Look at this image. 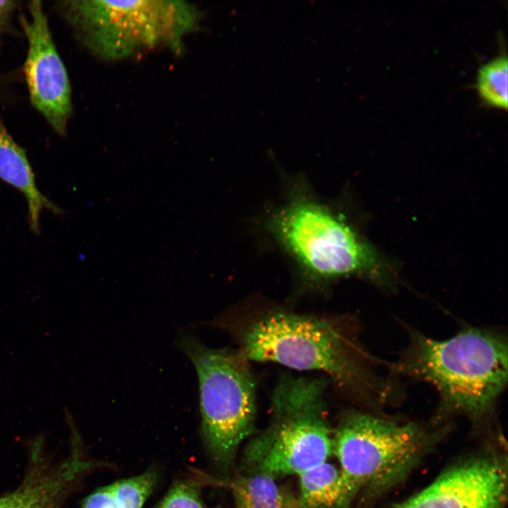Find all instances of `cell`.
<instances>
[{"label":"cell","mask_w":508,"mask_h":508,"mask_svg":"<svg viewBox=\"0 0 508 508\" xmlns=\"http://www.w3.org/2000/svg\"><path fill=\"white\" fill-rule=\"evenodd\" d=\"M393 368L434 385L440 397L438 421L462 414L479 425L491 416L507 382V339L476 328L440 341L411 332Z\"/></svg>","instance_id":"1"},{"label":"cell","mask_w":508,"mask_h":508,"mask_svg":"<svg viewBox=\"0 0 508 508\" xmlns=\"http://www.w3.org/2000/svg\"><path fill=\"white\" fill-rule=\"evenodd\" d=\"M267 231L308 278L328 282L361 276L391 282L392 270L377 250L332 208L299 188L268 217Z\"/></svg>","instance_id":"2"},{"label":"cell","mask_w":508,"mask_h":508,"mask_svg":"<svg viewBox=\"0 0 508 508\" xmlns=\"http://www.w3.org/2000/svg\"><path fill=\"white\" fill-rule=\"evenodd\" d=\"M241 344L239 353L247 361L321 370L340 386L370 401L385 396V389L377 385L354 344L328 320L272 313L252 323L242 334Z\"/></svg>","instance_id":"3"},{"label":"cell","mask_w":508,"mask_h":508,"mask_svg":"<svg viewBox=\"0 0 508 508\" xmlns=\"http://www.w3.org/2000/svg\"><path fill=\"white\" fill-rule=\"evenodd\" d=\"M327 382L283 376L272 395V421L245 447L241 473L300 475L327 461L333 435L326 418Z\"/></svg>","instance_id":"4"},{"label":"cell","mask_w":508,"mask_h":508,"mask_svg":"<svg viewBox=\"0 0 508 508\" xmlns=\"http://www.w3.org/2000/svg\"><path fill=\"white\" fill-rule=\"evenodd\" d=\"M57 11L95 55L118 60L159 45L180 51L200 13L180 1H60Z\"/></svg>","instance_id":"5"},{"label":"cell","mask_w":508,"mask_h":508,"mask_svg":"<svg viewBox=\"0 0 508 508\" xmlns=\"http://www.w3.org/2000/svg\"><path fill=\"white\" fill-rule=\"evenodd\" d=\"M442 430L350 411L333 432V453L357 495L363 491L365 498H377L408 477Z\"/></svg>","instance_id":"6"},{"label":"cell","mask_w":508,"mask_h":508,"mask_svg":"<svg viewBox=\"0 0 508 508\" xmlns=\"http://www.w3.org/2000/svg\"><path fill=\"white\" fill-rule=\"evenodd\" d=\"M179 344L198 374L205 445L215 465L227 472L254 429L255 382L248 361L239 352L209 348L188 334L181 335Z\"/></svg>","instance_id":"7"},{"label":"cell","mask_w":508,"mask_h":508,"mask_svg":"<svg viewBox=\"0 0 508 508\" xmlns=\"http://www.w3.org/2000/svg\"><path fill=\"white\" fill-rule=\"evenodd\" d=\"M20 17L28 42L24 75L32 106L52 128L64 135L73 112L71 87L42 2L30 1Z\"/></svg>","instance_id":"8"},{"label":"cell","mask_w":508,"mask_h":508,"mask_svg":"<svg viewBox=\"0 0 508 508\" xmlns=\"http://www.w3.org/2000/svg\"><path fill=\"white\" fill-rule=\"evenodd\" d=\"M507 490L506 458L488 452L453 466L392 508H502Z\"/></svg>","instance_id":"9"},{"label":"cell","mask_w":508,"mask_h":508,"mask_svg":"<svg viewBox=\"0 0 508 508\" xmlns=\"http://www.w3.org/2000/svg\"><path fill=\"white\" fill-rule=\"evenodd\" d=\"M91 466L75 445L66 459L54 464L43 460L39 450H33L22 483L4 496L1 508H61L76 480Z\"/></svg>","instance_id":"10"},{"label":"cell","mask_w":508,"mask_h":508,"mask_svg":"<svg viewBox=\"0 0 508 508\" xmlns=\"http://www.w3.org/2000/svg\"><path fill=\"white\" fill-rule=\"evenodd\" d=\"M0 179L18 189L25 198L31 230L40 231V215L47 209L58 214L61 209L38 189L25 151L11 135L0 119Z\"/></svg>","instance_id":"11"},{"label":"cell","mask_w":508,"mask_h":508,"mask_svg":"<svg viewBox=\"0 0 508 508\" xmlns=\"http://www.w3.org/2000/svg\"><path fill=\"white\" fill-rule=\"evenodd\" d=\"M298 476L299 508H349L357 495L340 469L327 461Z\"/></svg>","instance_id":"12"},{"label":"cell","mask_w":508,"mask_h":508,"mask_svg":"<svg viewBox=\"0 0 508 508\" xmlns=\"http://www.w3.org/2000/svg\"><path fill=\"white\" fill-rule=\"evenodd\" d=\"M276 478L263 473H240L231 482L236 508H299L298 497Z\"/></svg>","instance_id":"13"},{"label":"cell","mask_w":508,"mask_h":508,"mask_svg":"<svg viewBox=\"0 0 508 508\" xmlns=\"http://www.w3.org/2000/svg\"><path fill=\"white\" fill-rule=\"evenodd\" d=\"M507 56L500 55L482 65L478 70V92L491 106L507 108Z\"/></svg>","instance_id":"14"},{"label":"cell","mask_w":508,"mask_h":508,"mask_svg":"<svg viewBox=\"0 0 508 508\" xmlns=\"http://www.w3.org/2000/svg\"><path fill=\"white\" fill-rule=\"evenodd\" d=\"M156 473L148 470L114 483L116 508H142L153 491Z\"/></svg>","instance_id":"15"},{"label":"cell","mask_w":508,"mask_h":508,"mask_svg":"<svg viewBox=\"0 0 508 508\" xmlns=\"http://www.w3.org/2000/svg\"><path fill=\"white\" fill-rule=\"evenodd\" d=\"M157 508H205L199 490L192 483L180 482L173 485Z\"/></svg>","instance_id":"16"},{"label":"cell","mask_w":508,"mask_h":508,"mask_svg":"<svg viewBox=\"0 0 508 508\" xmlns=\"http://www.w3.org/2000/svg\"><path fill=\"white\" fill-rule=\"evenodd\" d=\"M82 508H116L114 483L102 487L90 495Z\"/></svg>","instance_id":"17"},{"label":"cell","mask_w":508,"mask_h":508,"mask_svg":"<svg viewBox=\"0 0 508 508\" xmlns=\"http://www.w3.org/2000/svg\"><path fill=\"white\" fill-rule=\"evenodd\" d=\"M18 8V2L16 1H0V37L11 28L13 15Z\"/></svg>","instance_id":"18"},{"label":"cell","mask_w":508,"mask_h":508,"mask_svg":"<svg viewBox=\"0 0 508 508\" xmlns=\"http://www.w3.org/2000/svg\"><path fill=\"white\" fill-rule=\"evenodd\" d=\"M4 502V496L0 497V508L2 507Z\"/></svg>","instance_id":"19"}]
</instances>
